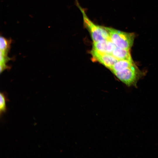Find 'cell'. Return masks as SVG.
Segmentation results:
<instances>
[{
  "label": "cell",
  "instance_id": "5",
  "mask_svg": "<svg viewBox=\"0 0 158 158\" xmlns=\"http://www.w3.org/2000/svg\"><path fill=\"white\" fill-rule=\"evenodd\" d=\"M91 54L94 59L109 69L118 60L111 54L101 53L93 49Z\"/></svg>",
  "mask_w": 158,
  "mask_h": 158
},
{
  "label": "cell",
  "instance_id": "2",
  "mask_svg": "<svg viewBox=\"0 0 158 158\" xmlns=\"http://www.w3.org/2000/svg\"><path fill=\"white\" fill-rule=\"evenodd\" d=\"M78 6L82 13L84 25L89 31L93 42L110 40L109 33L105 27L95 24L89 18L80 6Z\"/></svg>",
  "mask_w": 158,
  "mask_h": 158
},
{
  "label": "cell",
  "instance_id": "7",
  "mask_svg": "<svg viewBox=\"0 0 158 158\" xmlns=\"http://www.w3.org/2000/svg\"><path fill=\"white\" fill-rule=\"evenodd\" d=\"M110 40H103L93 42L92 49L101 53L109 54Z\"/></svg>",
  "mask_w": 158,
  "mask_h": 158
},
{
  "label": "cell",
  "instance_id": "4",
  "mask_svg": "<svg viewBox=\"0 0 158 158\" xmlns=\"http://www.w3.org/2000/svg\"><path fill=\"white\" fill-rule=\"evenodd\" d=\"M12 40L3 36L0 38V72L1 73L5 70L9 68L7 63L11 59L8 56Z\"/></svg>",
  "mask_w": 158,
  "mask_h": 158
},
{
  "label": "cell",
  "instance_id": "3",
  "mask_svg": "<svg viewBox=\"0 0 158 158\" xmlns=\"http://www.w3.org/2000/svg\"><path fill=\"white\" fill-rule=\"evenodd\" d=\"M113 73L128 86L135 85L141 74L140 71L135 64L123 70Z\"/></svg>",
  "mask_w": 158,
  "mask_h": 158
},
{
  "label": "cell",
  "instance_id": "8",
  "mask_svg": "<svg viewBox=\"0 0 158 158\" xmlns=\"http://www.w3.org/2000/svg\"><path fill=\"white\" fill-rule=\"evenodd\" d=\"M130 50V49L121 48L116 47L111 54L118 60H133Z\"/></svg>",
  "mask_w": 158,
  "mask_h": 158
},
{
  "label": "cell",
  "instance_id": "6",
  "mask_svg": "<svg viewBox=\"0 0 158 158\" xmlns=\"http://www.w3.org/2000/svg\"><path fill=\"white\" fill-rule=\"evenodd\" d=\"M134 64L133 60H118L110 69L113 73L123 70L131 67Z\"/></svg>",
  "mask_w": 158,
  "mask_h": 158
},
{
  "label": "cell",
  "instance_id": "9",
  "mask_svg": "<svg viewBox=\"0 0 158 158\" xmlns=\"http://www.w3.org/2000/svg\"><path fill=\"white\" fill-rule=\"evenodd\" d=\"M7 101V97L4 93L1 92L0 94V114L1 116L7 111L6 103Z\"/></svg>",
  "mask_w": 158,
  "mask_h": 158
},
{
  "label": "cell",
  "instance_id": "1",
  "mask_svg": "<svg viewBox=\"0 0 158 158\" xmlns=\"http://www.w3.org/2000/svg\"><path fill=\"white\" fill-rule=\"evenodd\" d=\"M108 32L110 39L117 47L130 49L132 46L135 34L121 31L115 29L105 27Z\"/></svg>",
  "mask_w": 158,
  "mask_h": 158
}]
</instances>
